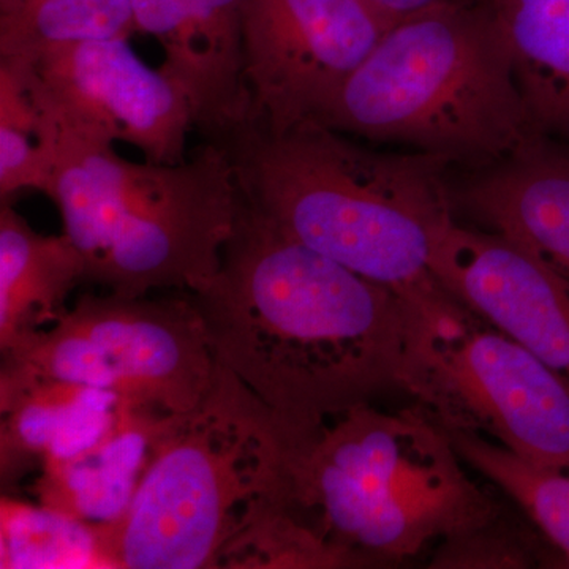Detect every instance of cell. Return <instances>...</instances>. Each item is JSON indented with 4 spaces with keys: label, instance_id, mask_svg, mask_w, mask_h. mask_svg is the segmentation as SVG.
<instances>
[{
    "label": "cell",
    "instance_id": "6da1fadb",
    "mask_svg": "<svg viewBox=\"0 0 569 569\" xmlns=\"http://www.w3.org/2000/svg\"><path fill=\"white\" fill-rule=\"evenodd\" d=\"M192 298L217 362L301 432L399 383L407 299L295 241L244 198L219 272Z\"/></svg>",
    "mask_w": 569,
    "mask_h": 569
},
{
    "label": "cell",
    "instance_id": "7a4b0ae2",
    "mask_svg": "<svg viewBox=\"0 0 569 569\" xmlns=\"http://www.w3.org/2000/svg\"><path fill=\"white\" fill-rule=\"evenodd\" d=\"M242 198L282 233L399 295L433 279V250L455 222L445 157L377 152L318 121L257 123L220 142Z\"/></svg>",
    "mask_w": 569,
    "mask_h": 569
},
{
    "label": "cell",
    "instance_id": "3957f363",
    "mask_svg": "<svg viewBox=\"0 0 569 569\" xmlns=\"http://www.w3.org/2000/svg\"><path fill=\"white\" fill-rule=\"evenodd\" d=\"M313 121L481 168L546 140L489 11L459 0L391 26Z\"/></svg>",
    "mask_w": 569,
    "mask_h": 569
},
{
    "label": "cell",
    "instance_id": "277c9868",
    "mask_svg": "<svg viewBox=\"0 0 569 569\" xmlns=\"http://www.w3.org/2000/svg\"><path fill=\"white\" fill-rule=\"evenodd\" d=\"M50 197L84 263V282L138 298L211 282L242 193L220 142L179 163L132 162L114 144L62 132Z\"/></svg>",
    "mask_w": 569,
    "mask_h": 569
},
{
    "label": "cell",
    "instance_id": "5b68a950",
    "mask_svg": "<svg viewBox=\"0 0 569 569\" xmlns=\"http://www.w3.org/2000/svg\"><path fill=\"white\" fill-rule=\"evenodd\" d=\"M460 462L427 415L359 403L296 441L291 509L358 567L402 560L501 515Z\"/></svg>",
    "mask_w": 569,
    "mask_h": 569
},
{
    "label": "cell",
    "instance_id": "8992f818",
    "mask_svg": "<svg viewBox=\"0 0 569 569\" xmlns=\"http://www.w3.org/2000/svg\"><path fill=\"white\" fill-rule=\"evenodd\" d=\"M301 433L219 365L211 391L159 449L126 515L97 527L110 568H223L261 516L291 508L288 466Z\"/></svg>",
    "mask_w": 569,
    "mask_h": 569
},
{
    "label": "cell",
    "instance_id": "52a82bcc",
    "mask_svg": "<svg viewBox=\"0 0 569 569\" xmlns=\"http://www.w3.org/2000/svg\"><path fill=\"white\" fill-rule=\"evenodd\" d=\"M402 296L410 328L397 387L445 430L478 433L569 471L568 385L436 277Z\"/></svg>",
    "mask_w": 569,
    "mask_h": 569
},
{
    "label": "cell",
    "instance_id": "ba28073f",
    "mask_svg": "<svg viewBox=\"0 0 569 569\" xmlns=\"http://www.w3.org/2000/svg\"><path fill=\"white\" fill-rule=\"evenodd\" d=\"M217 369L193 298L82 295L58 323L2 355L6 376L86 385L171 415L197 410Z\"/></svg>",
    "mask_w": 569,
    "mask_h": 569
},
{
    "label": "cell",
    "instance_id": "9c48e42d",
    "mask_svg": "<svg viewBox=\"0 0 569 569\" xmlns=\"http://www.w3.org/2000/svg\"><path fill=\"white\" fill-rule=\"evenodd\" d=\"M28 74L62 132L126 142L153 163L189 157L192 107L178 82L152 69L127 37L48 48L31 58H2Z\"/></svg>",
    "mask_w": 569,
    "mask_h": 569
},
{
    "label": "cell",
    "instance_id": "30bf717a",
    "mask_svg": "<svg viewBox=\"0 0 569 569\" xmlns=\"http://www.w3.org/2000/svg\"><path fill=\"white\" fill-rule=\"evenodd\" d=\"M387 31L366 0H249L250 123L284 132L317 119Z\"/></svg>",
    "mask_w": 569,
    "mask_h": 569
},
{
    "label": "cell",
    "instance_id": "8fae6325",
    "mask_svg": "<svg viewBox=\"0 0 569 569\" xmlns=\"http://www.w3.org/2000/svg\"><path fill=\"white\" fill-rule=\"evenodd\" d=\"M430 271L468 309L537 356L569 387V284L497 233L449 224Z\"/></svg>",
    "mask_w": 569,
    "mask_h": 569
},
{
    "label": "cell",
    "instance_id": "7c38bea8",
    "mask_svg": "<svg viewBox=\"0 0 569 569\" xmlns=\"http://www.w3.org/2000/svg\"><path fill=\"white\" fill-rule=\"evenodd\" d=\"M249 0H133L134 32L162 47V69L186 93L194 129L222 142L252 122L246 80Z\"/></svg>",
    "mask_w": 569,
    "mask_h": 569
},
{
    "label": "cell",
    "instance_id": "4fadbf2b",
    "mask_svg": "<svg viewBox=\"0 0 569 569\" xmlns=\"http://www.w3.org/2000/svg\"><path fill=\"white\" fill-rule=\"evenodd\" d=\"M493 233L569 284V148L542 140L482 168L462 193Z\"/></svg>",
    "mask_w": 569,
    "mask_h": 569
},
{
    "label": "cell",
    "instance_id": "5bb4252c",
    "mask_svg": "<svg viewBox=\"0 0 569 569\" xmlns=\"http://www.w3.org/2000/svg\"><path fill=\"white\" fill-rule=\"evenodd\" d=\"M121 397L52 378L0 373V478L18 485L32 470L77 458L121 413Z\"/></svg>",
    "mask_w": 569,
    "mask_h": 569
},
{
    "label": "cell",
    "instance_id": "9a60e30c",
    "mask_svg": "<svg viewBox=\"0 0 569 569\" xmlns=\"http://www.w3.org/2000/svg\"><path fill=\"white\" fill-rule=\"evenodd\" d=\"M182 417L126 400L114 425L91 448L41 468L33 492L41 505L91 526L116 522Z\"/></svg>",
    "mask_w": 569,
    "mask_h": 569
},
{
    "label": "cell",
    "instance_id": "2e32d148",
    "mask_svg": "<svg viewBox=\"0 0 569 569\" xmlns=\"http://www.w3.org/2000/svg\"><path fill=\"white\" fill-rule=\"evenodd\" d=\"M84 263L66 233L41 234L7 201L0 208V351L20 350L69 310Z\"/></svg>",
    "mask_w": 569,
    "mask_h": 569
},
{
    "label": "cell",
    "instance_id": "e0dca14e",
    "mask_svg": "<svg viewBox=\"0 0 569 569\" xmlns=\"http://www.w3.org/2000/svg\"><path fill=\"white\" fill-rule=\"evenodd\" d=\"M535 127L569 148V0H482Z\"/></svg>",
    "mask_w": 569,
    "mask_h": 569
},
{
    "label": "cell",
    "instance_id": "ac0fdd59",
    "mask_svg": "<svg viewBox=\"0 0 569 569\" xmlns=\"http://www.w3.org/2000/svg\"><path fill=\"white\" fill-rule=\"evenodd\" d=\"M62 130L26 71L0 58V197L50 190Z\"/></svg>",
    "mask_w": 569,
    "mask_h": 569
},
{
    "label": "cell",
    "instance_id": "d6986e66",
    "mask_svg": "<svg viewBox=\"0 0 569 569\" xmlns=\"http://www.w3.org/2000/svg\"><path fill=\"white\" fill-rule=\"evenodd\" d=\"M445 432L460 459L515 500L569 563V471L522 458L478 433Z\"/></svg>",
    "mask_w": 569,
    "mask_h": 569
},
{
    "label": "cell",
    "instance_id": "ffe728a7",
    "mask_svg": "<svg viewBox=\"0 0 569 569\" xmlns=\"http://www.w3.org/2000/svg\"><path fill=\"white\" fill-rule=\"evenodd\" d=\"M0 568L111 569L96 526L11 497L0 501Z\"/></svg>",
    "mask_w": 569,
    "mask_h": 569
},
{
    "label": "cell",
    "instance_id": "44dd1931",
    "mask_svg": "<svg viewBox=\"0 0 569 569\" xmlns=\"http://www.w3.org/2000/svg\"><path fill=\"white\" fill-rule=\"evenodd\" d=\"M134 32L133 0H21L0 14V58Z\"/></svg>",
    "mask_w": 569,
    "mask_h": 569
},
{
    "label": "cell",
    "instance_id": "7402d4cb",
    "mask_svg": "<svg viewBox=\"0 0 569 569\" xmlns=\"http://www.w3.org/2000/svg\"><path fill=\"white\" fill-rule=\"evenodd\" d=\"M500 519L501 515L470 533L447 539L440 557L433 560L436 567H530V550L520 545L516 535L512 538L509 531L501 530Z\"/></svg>",
    "mask_w": 569,
    "mask_h": 569
},
{
    "label": "cell",
    "instance_id": "603a6c76",
    "mask_svg": "<svg viewBox=\"0 0 569 569\" xmlns=\"http://www.w3.org/2000/svg\"><path fill=\"white\" fill-rule=\"evenodd\" d=\"M366 2L389 29L406 18L432 9L440 3L449 2V0H366Z\"/></svg>",
    "mask_w": 569,
    "mask_h": 569
},
{
    "label": "cell",
    "instance_id": "cb8c5ba5",
    "mask_svg": "<svg viewBox=\"0 0 569 569\" xmlns=\"http://www.w3.org/2000/svg\"><path fill=\"white\" fill-rule=\"evenodd\" d=\"M20 2L21 0H0V14L14 9Z\"/></svg>",
    "mask_w": 569,
    "mask_h": 569
}]
</instances>
